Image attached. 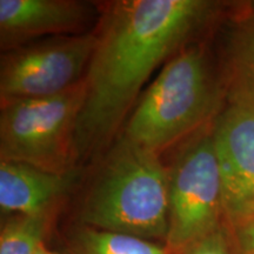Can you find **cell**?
<instances>
[{"instance_id":"cell-15","label":"cell","mask_w":254,"mask_h":254,"mask_svg":"<svg viewBox=\"0 0 254 254\" xmlns=\"http://www.w3.org/2000/svg\"><path fill=\"white\" fill-rule=\"evenodd\" d=\"M36 254H59V253H57V252H55V251L50 250L49 247L45 245V243H44L43 245H40L39 249L37 250Z\"/></svg>"},{"instance_id":"cell-9","label":"cell","mask_w":254,"mask_h":254,"mask_svg":"<svg viewBox=\"0 0 254 254\" xmlns=\"http://www.w3.org/2000/svg\"><path fill=\"white\" fill-rule=\"evenodd\" d=\"M73 174L55 173L18 161H0V207L2 213L49 214L67 192Z\"/></svg>"},{"instance_id":"cell-10","label":"cell","mask_w":254,"mask_h":254,"mask_svg":"<svg viewBox=\"0 0 254 254\" xmlns=\"http://www.w3.org/2000/svg\"><path fill=\"white\" fill-rule=\"evenodd\" d=\"M68 254H177L166 244L80 225L69 241Z\"/></svg>"},{"instance_id":"cell-8","label":"cell","mask_w":254,"mask_h":254,"mask_svg":"<svg viewBox=\"0 0 254 254\" xmlns=\"http://www.w3.org/2000/svg\"><path fill=\"white\" fill-rule=\"evenodd\" d=\"M88 14V6L71 0H0L1 45L75 31Z\"/></svg>"},{"instance_id":"cell-4","label":"cell","mask_w":254,"mask_h":254,"mask_svg":"<svg viewBox=\"0 0 254 254\" xmlns=\"http://www.w3.org/2000/svg\"><path fill=\"white\" fill-rule=\"evenodd\" d=\"M84 79L63 93L1 101L0 155L55 173L69 172Z\"/></svg>"},{"instance_id":"cell-12","label":"cell","mask_w":254,"mask_h":254,"mask_svg":"<svg viewBox=\"0 0 254 254\" xmlns=\"http://www.w3.org/2000/svg\"><path fill=\"white\" fill-rule=\"evenodd\" d=\"M46 228L47 214H15L1 227L0 254H36Z\"/></svg>"},{"instance_id":"cell-11","label":"cell","mask_w":254,"mask_h":254,"mask_svg":"<svg viewBox=\"0 0 254 254\" xmlns=\"http://www.w3.org/2000/svg\"><path fill=\"white\" fill-rule=\"evenodd\" d=\"M228 68L231 99L254 104V24L239 28L232 37Z\"/></svg>"},{"instance_id":"cell-6","label":"cell","mask_w":254,"mask_h":254,"mask_svg":"<svg viewBox=\"0 0 254 254\" xmlns=\"http://www.w3.org/2000/svg\"><path fill=\"white\" fill-rule=\"evenodd\" d=\"M97 38V33L63 37L7 56L0 72L1 101L52 97L75 86L87 71Z\"/></svg>"},{"instance_id":"cell-14","label":"cell","mask_w":254,"mask_h":254,"mask_svg":"<svg viewBox=\"0 0 254 254\" xmlns=\"http://www.w3.org/2000/svg\"><path fill=\"white\" fill-rule=\"evenodd\" d=\"M226 225L234 254H254V213Z\"/></svg>"},{"instance_id":"cell-3","label":"cell","mask_w":254,"mask_h":254,"mask_svg":"<svg viewBox=\"0 0 254 254\" xmlns=\"http://www.w3.org/2000/svg\"><path fill=\"white\" fill-rule=\"evenodd\" d=\"M214 103L202 50L190 47L171 59L142 95L122 136L158 153L201 125Z\"/></svg>"},{"instance_id":"cell-13","label":"cell","mask_w":254,"mask_h":254,"mask_svg":"<svg viewBox=\"0 0 254 254\" xmlns=\"http://www.w3.org/2000/svg\"><path fill=\"white\" fill-rule=\"evenodd\" d=\"M179 254H234L226 222L213 233L190 244Z\"/></svg>"},{"instance_id":"cell-16","label":"cell","mask_w":254,"mask_h":254,"mask_svg":"<svg viewBox=\"0 0 254 254\" xmlns=\"http://www.w3.org/2000/svg\"><path fill=\"white\" fill-rule=\"evenodd\" d=\"M252 8H253V11H254V2H252Z\"/></svg>"},{"instance_id":"cell-2","label":"cell","mask_w":254,"mask_h":254,"mask_svg":"<svg viewBox=\"0 0 254 254\" xmlns=\"http://www.w3.org/2000/svg\"><path fill=\"white\" fill-rule=\"evenodd\" d=\"M81 225L166 243L168 170L158 153L119 139L81 208Z\"/></svg>"},{"instance_id":"cell-1","label":"cell","mask_w":254,"mask_h":254,"mask_svg":"<svg viewBox=\"0 0 254 254\" xmlns=\"http://www.w3.org/2000/svg\"><path fill=\"white\" fill-rule=\"evenodd\" d=\"M211 5L204 0H125L111 7L84 79L74 132L77 157L110 142L150 75L204 24Z\"/></svg>"},{"instance_id":"cell-5","label":"cell","mask_w":254,"mask_h":254,"mask_svg":"<svg viewBox=\"0 0 254 254\" xmlns=\"http://www.w3.org/2000/svg\"><path fill=\"white\" fill-rule=\"evenodd\" d=\"M225 222L212 134L200 135L182 148L168 170V234L165 244L179 254Z\"/></svg>"},{"instance_id":"cell-7","label":"cell","mask_w":254,"mask_h":254,"mask_svg":"<svg viewBox=\"0 0 254 254\" xmlns=\"http://www.w3.org/2000/svg\"><path fill=\"white\" fill-rule=\"evenodd\" d=\"M212 140L228 224L254 213V104L230 98Z\"/></svg>"}]
</instances>
